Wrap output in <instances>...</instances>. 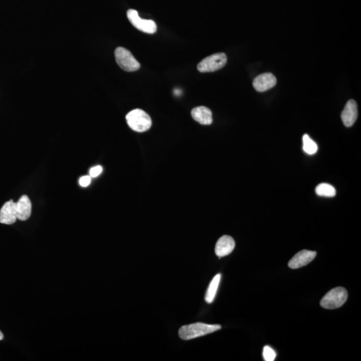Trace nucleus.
<instances>
[{"label":"nucleus","mask_w":361,"mask_h":361,"mask_svg":"<svg viewBox=\"0 0 361 361\" xmlns=\"http://www.w3.org/2000/svg\"><path fill=\"white\" fill-rule=\"evenodd\" d=\"M221 326L218 324H208L197 322L190 325H185L181 327L179 336L183 340L188 341L205 336L220 330Z\"/></svg>","instance_id":"f257e3e1"},{"label":"nucleus","mask_w":361,"mask_h":361,"mask_svg":"<svg viewBox=\"0 0 361 361\" xmlns=\"http://www.w3.org/2000/svg\"><path fill=\"white\" fill-rule=\"evenodd\" d=\"M126 120L131 130L136 132H145L152 125L150 116L141 109H135L130 112L126 116Z\"/></svg>","instance_id":"f03ea898"},{"label":"nucleus","mask_w":361,"mask_h":361,"mask_svg":"<svg viewBox=\"0 0 361 361\" xmlns=\"http://www.w3.org/2000/svg\"><path fill=\"white\" fill-rule=\"evenodd\" d=\"M348 292L343 287H337L331 290L321 301L322 308L325 309H336L340 308L347 301Z\"/></svg>","instance_id":"7ed1b4c3"},{"label":"nucleus","mask_w":361,"mask_h":361,"mask_svg":"<svg viewBox=\"0 0 361 361\" xmlns=\"http://www.w3.org/2000/svg\"><path fill=\"white\" fill-rule=\"evenodd\" d=\"M115 57L118 65L121 69L126 72H134L139 69L141 64L135 59L130 50L118 47L115 51Z\"/></svg>","instance_id":"20e7f679"},{"label":"nucleus","mask_w":361,"mask_h":361,"mask_svg":"<svg viewBox=\"0 0 361 361\" xmlns=\"http://www.w3.org/2000/svg\"><path fill=\"white\" fill-rule=\"evenodd\" d=\"M227 61L225 53L214 54L202 60L197 65V70L200 72H212L224 67Z\"/></svg>","instance_id":"39448f33"},{"label":"nucleus","mask_w":361,"mask_h":361,"mask_svg":"<svg viewBox=\"0 0 361 361\" xmlns=\"http://www.w3.org/2000/svg\"><path fill=\"white\" fill-rule=\"evenodd\" d=\"M127 18L133 27L145 33L152 34L157 31V25L153 20H143L139 17L136 10H128Z\"/></svg>","instance_id":"423d86ee"},{"label":"nucleus","mask_w":361,"mask_h":361,"mask_svg":"<svg viewBox=\"0 0 361 361\" xmlns=\"http://www.w3.org/2000/svg\"><path fill=\"white\" fill-rule=\"evenodd\" d=\"M317 252L310 250H302L296 253L289 262V266L292 269H298L308 265L315 260Z\"/></svg>","instance_id":"0eeeda50"},{"label":"nucleus","mask_w":361,"mask_h":361,"mask_svg":"<svg viewBox=\"0 0 361 361\" xmlns=\"http://www.w3.org/2000/svg\"><path fill=\"white\" fill-rule=\"evenodd\" d=\"M277 80L272 73L267 72L259 75L253 82V88L257 92H265L275 87Z\"/></svg>","instance_id":"6e6552de"},{"label":"nucleus","mask_w":361,"mask_h":361,"mask_svg":"<svg viewBox=\"0 0 361 361\" xmlns=\"http://www.w3.org/2000/svg\"><path fill=\"white\" fill-rule=\"evenodd\" d=\"M17 220L16 203L13 200L6 202L0 210V223L11 225Z\"/></svg>","instance_id":"1a4fd4ad"},{"label":"nucleus","mask_w":361,"mask_h":361,"mask_svg":"<svg viewBox=\"0 0 361 361\" xmlns=\"http://www.w3.org/2000/svg\"><path fill=\"white\" fill-rule=\"evenodd\" d=\"M358 117L357 104L354 100L348 101L341 113V119L344 124L347 127L353 125Z\"/></svg>","instance_id":"9d476101"},{"label":"nucleus","mask_w":361,"mask_h":361,"mask_svg":"<svg viewBox=\"0 0 361 361\" xmlns=\"http://www.w3.org/2000/svg\"><path fill=\"white\" fill-rule=\"evenodd\" d=\"M235 241L229 236H223L216 243L215 252L219 257L230 254L235 248Z\"/></svg>","instance_id":"9b49d317"},{"label":"nucleus","mask_w":361,"mask_h":361,"mask_svg":"<svg viewBox=\"0 0 361 361\" xmlns=\"http://www.w3.org/2000/svg\"><path fill=\"white\" fill-rule=\"evenodd\" d=\"M17 219L20 221L27 220L31 216L32 203L27 195H23L16 203Z\"/></svg>","instance_id":"f8f14e48"},{"label":"nucleus","mask_w":361,"mask_h":361,"mask_svg":"<svg viewBox=\"0 0 361 361\" xmlns=\"http://www.w3.org/2000/svg\"><path fill=\"white\" fill-rule=\"evenodd\" d=\"M191 116L195 121L203 125H210L213 122L212 113L208 107H195L191 111Z\"/></svg>","instance_id":"ddd939ff"},{"label":"nucleus","mask_w":361,"mask_h":361,"mask_svg":"<svg viewBox=\"0 0 361 361\" xmlns=\"http://www.w3.org/2000/svg\"><path fill=\"white\" fill-rule=\"evenodd\" d=\"M221 277L220 274H217L210 283L205 296V300L208 304H211V303L214 302L217 291H218L219 285H220Z\"/></svg>","instance_id":"4468645a"},{"label":"nucleus","mask_w":361,"mask_h":361,"mask_svg":"<svg viewBox=\"0 0 361 361\" xmlns=\"http://www.w3.org/2000/svg\"><path fill=\"white\" fill-rule=\"evenodd\" d=\"M316 193L319 196L334 197L336 195V190L332 186L328 184H321L316 188Z\"/></svg>","instance_id":"2eb2a0df"},{"label":"nucleus","mask_w":361,"mask_h":361,"mask_svg":"<svg viewBox=\"0 0 361 361\" xmlns=\"http://www.w3.org/2000/svg\"><path fill=\"white\" fill-rule=\"evenodd\" d=\"M303 150L308 154H314L317 152L318 146L317 143L308 136V135H304L302 138Z\"/></svg>","instance_id":"dca6fc26"},{"label":"nucleus","mask_w":361,"mask_h":361,"mask_svg":"<svg viewBox=\"0 0 361 361\" xmlns=\"http://www.w3.org/2000/svg\"><path fill=\"white\" fill-rule=\"evenodd\" d=\"M263 357L264 360L274 361L276 357V352L269 346H266L263 349Z\"/></svg>","instance_id":"f3484780"},{"label":"nucleus","mask_w":361,"mask_h":361,"mask_svg":"<svg viewBox=\"0 0 361 361\" xmlns=\"http://www.w3.org/2000/svg\"><path fill=\"white\" fill-rule=\"evenodd\" d=\"M102 171V167L98 165V166L92 167L90 170V176L91 177H96L100 175Z\"/></svg>","instance_id":"a211bd4d"},{"label":"nucleus","mask_w":361,"mask_h":361,"mask_svg":"<svg viewBox=\"0 0 361 361\" xmlns=\"http://www.w3.org/2000/svg\"><path fill=\"white\" fill-rule=\"evenodd\" d=\"M90 182H91V177L90 175L83 176L79 180V184L81 185V186L84 187V188L89 186Z\"/></svg>","instance_id":"6ab92c4d"},{"label":"nucleus","mask_w":361,"mask_h":361,"mask_svg":"<svg viewBox=\"0 0 361 361\" xmlns=\"http://www.w3.org/2000/svg\"><path fill=\"white\" fill-rule=\"evenodd\" d=\"M3 339H4L3 333H2V331L0 330V341L3 340Z\"/></svg>","instance_id":"aec40b11"}]
</instances>
